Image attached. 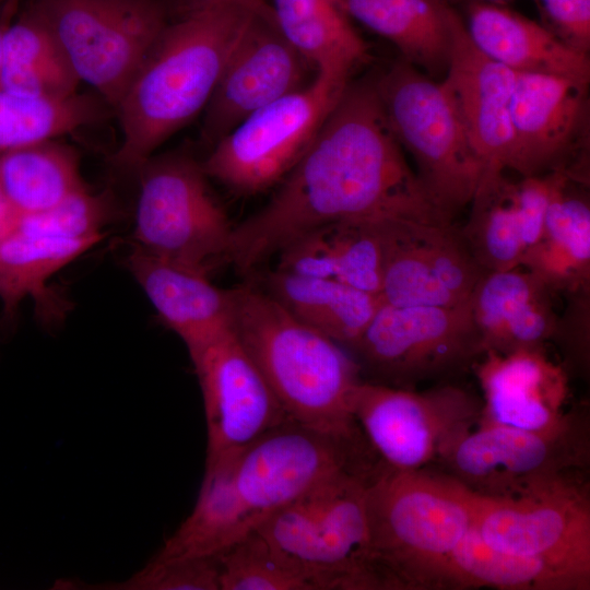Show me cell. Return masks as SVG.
I'll return each instance as SVG.
<instances>
[{"mask_svg":"<svg viewBox=\"0 0 590 590\" xmlns=\"http://www.w3.org/2000/svg\"><path fill=\"white\" fill-rule=\"evenodd\" d=\"M377 217L445 223L388 125L374 80L350 81L269 202L234 225L226 261L249 271L316 227Z\"/></svg>","mask_w":590,"mask_h":590,"instance_id":"6da1fadb","label":"cell"},{"mask_svg":"<svg viewBox=\"0 0 590 590\" xmlns=\"http://www.w3.org/2000/svg\"><path fill=\"white\" fill-rule=\"evenodd\" d=\"M375 462L365 438L335 437L286 421L205 464L192 511L152 559L219 555L331 475Z\"/></svg>","mask_w":590,"mask_h":590,"instance_id":"7a4b0ae2","label":"cell"},{"mask_svg":"<svg viewBox=\"0 0 590 590\" xmlns=\"http://www.w3.org/2000/svg\"><path fill=\"white\" fill-rule=\"evenodd\" d=\"M257 16L222 3L167 23L115 107L121 141L113 163L138 172L169 137L206 107L240 34Z\"/></svg>","mask_w":590,"mask_h":590,"instance_id":"3957f363","label":"cell"},{"mask_svg":"<svg viewBox=\"0 0 590 590\" xmlns=\"http://www.w3.org/2000/svg\"><path fill=\"white\" fill-rule=\"evenodd\" d=\"M229 296L232 329L288 420L335 437L364 438L352 413L364 379L350 352L263 288L243 285Z\"/></svg>","mask_w":590,"mask_h":590,"instance_id":"277c9868","label":"cell"},{"mask_svg":"<svg viewBox=\"0 0 590 590\" xmlns=\"http://www.w3.org/2000/svg\"><path fill=\"white\" fill-rule=\"evenodd\" d=\"M370 547L385 590L438 589L472 528L467 489L439 471L380 464L366 487Z\"/></svg>","mask_w":590,"mask_h":590,"instance_id":"5b68a950","label":"cell"},{"mask_svg":"<svg viewBox=\"0 0 590 590\" xmlns=\"http://www.w3.org/2000/svg\"><path fill=\"white\" fill-rule=\"evenodd\" d=\"M377 469L342 470L257 529L307 576L314 590H385L366 510L367 483Z\"/></svg>","mask_w":590,"mask_h":590,"instance_id":"8992f818","label":"cell"},{"mask_svg":"<svg viewBox=\"0 0 590 590\" xmlns=\"http://www.w3.org/2000/svg\"><path fill=\"white\" fill-rule=\"evenodd\" d=\"M388 125L417 167V177L445 223L473 199L482 168L440 83L401 59L374 80Z\"/></svg>","mask_w":590,"mask_h":590,"instance_id":"52a82bcc","label":"cell"},{"mask_svg":"<svg viewBox=\"0 0 590 590\" xmlns=\"http://www.w3.org/2000/svg\"><path fill=\"white\" fill-rule=\"evenodd\" d=\"M576 413L550 430L477 423L439 456L436 465L474 494L508 498L580 480L589 444Z\"/></svg>","mask_w":590,"mask_h":590,"instance_id":"ba28073f","label":"cell"},{"mask_svg":"<svg viewBox=\"0 0 590 590\" xmlns=\"http://www.w3.org/2000/svg\"><path fill=\"white\" fill-rule=\"evenodd\" d=\"M346 350L364 380L404 389L445 381L472 368L484 354L469 304L397 306L382 302Z\"/></svg>","mask_w":590,"mask_h":590,"instance_id":"9c48e42d","label":"cell"},{"mask_svg":"<svg viewBox=\"0 0 590 590\" xmlns=\"http://www.w3.org/2000/svg\"><path fill=\"white\" fill-rule=\"evenodd\" d=\"M80 82L113 109L167 25L160 0H34Z\"/></svg>","mask_w":590,"mask_h":590,"instance_id":"30bf717a","label":"cell"},{"mask_svg":"<svg viewBox=\"0 0 590 590\" xmlns=\"http://www.w3.org/2000/svg\"><path fill=\"white\" fill-rule=\"evenodd\" d=\"M135 247L209 275L225 262L234 226L202 164L185 153L151 157L138 170Z\"/></svg>","mask_w":590,"mask_h":590,"instance_id":"8fae6325","label":"cell"},{"mask_svg":"<svg viewBox=\"0 0 590 590\" xmlns=\"http://www.w3.org/2000/svg\"><path fill=\"white\" fill-rule=\"evenodd\" d=\"M351 79L317 71L305 87L248 116L202 163L209 178L252 196L281 182L302 158Z\"/></svg>","mask_w":590,"mask_h":590,"instance_id":"7c38bea8","label":"cell"},{"mask_svg":"<svg viewBox=\"0 0 590 590\" xmlns=\"http://www.w3.org/2000/svg\"><path fill=\"white\" fill-rule=\"evenodd\" d=\"M352 413L369 449L385 467L400 471L428 469L481 417V399L444 382L418 391L363 380Z\"/></svg>","mask_w":590,"mask_h":590,"instance_id":"4fadbf2b","label":"cell"},{"mask_svg":"<svg viewBox=\"0 0 590 590\" xmlns=\"http://www.w3.org/2000/svg\"><path fill=\"white\" fill-rule=\"evenodd\" d=\"M467 493L472 528L486 544L543 559L590 582V499L583 481L508 498Z\"/></svg>","mask_w":590,"mask_h":590,"instance_id":"5bb4252c","label":"cell"},{"mask_svg":"<svg viewBox=\"0 0 590 590\" xmlns=\"http://www.w3.org/2000/svg\"><path fill=\"white\" fill-rule=\"evenodd\" d=\"M510 126L507 169L522 177L560 172L588 186V86L556 75L516 73Z\"/></svg>","mask_w":590,"mask_h":590,"instance_id":"9a60e30c","label":"cell"},{"mask_svg":"<svg viewBox=\"0 0 590 590\" xmlns=\"http://www.w3.org/2000/svg\"><path fill=\"white\" fill-rule=\"evenodd\" d=\"M486 272L459 226L388 217L380 296L397 306H459Z\"/></svg>","mask_w":590,"mask_h":590,"instance_id":"2e32d148","label":"cell"},{"mask_svg":"<svg viewBox=\"0 0 590 590\" xmlns=\"http://www.w3.org/2000/svg\"><path fill=\"white\" fill-rule=\"evenodd\" d=\"M317 69L267 21L253 16L233 47L204 108L202 139L214 145L239 122L308 85Z\"/></svg>","mask_w":590,"mask_h":590,"instance_id":"e0dca14e","label":"cell"},{"mask_svg":"<svg viewBox=\"0 0 590 590\" xmlns=\"http://www.w3.org/2000/svg\"><path fill=\"white\" fill-rule=\"evenodd\" d=\"M191 362L206 422L205 464L290 421L233 329Z\"/></svg>","mask_w":590,"mask_h":590,"instance_id":"ac0fdd59","label":"cell"},{"mask_svg":"<svg viewBox=\"0 0 590 590\" xmlns=\"http://www.w3.org/2000/svg\"><path fill=\"white\" fill-rule=\"evenodd\" d=\"M516 73L484 55L456 12L445 80L452 103L482 168L481 179L503 174L511 152L510 99ZM480 179V180H481Z\"/></svg>","mask_w":590,"mask_h":590,"instance_id":"d6986e66","label":"cell"},{"mask_svg":"<svg viewBox=\"0 0 590 590\" xmlns=\"http://www.w3.org/2000/svg\"><path fill=\"white\" fill-rule=\"evenodd\" d=\"M472 369L482 391L479 423L550 430L571 413L568 371L544 349L486 351Z\"/></svg>","mask_w":590,"mask_h":590,"instance_id":"ffe728a7","label":"cell"},{"mask_svg":"<svg viewBox=\"0 0 590 590\" xmlns=\"http://www.w3.org/2000/svg\"><path fill=\"white\" fill-rule=\"evenodd\" d=\"M127 268L165 324L185 343L191 361L232 330L229 290L208 274L138 247Z\"/></svg>","mask_w":590,"mask_h":590,"instance_id":"44dd1931","label":"cell"},{"mask_svg":"<svg viewBox=\"0 0 590 590\" xmlns=\"http://www.w3.org/2000/svg\"><path fill=\"white\" fill-rule=\"evenodd\" d=\"M554 294L522 267L486 272L469 300L484 353L544 349L553 338L558 317Z\"/></svg>","mask_w":590,"mask_h":590,"instance_id":"7402d4cb","label":"cell"},{"mask_svg":"<svg viewBox=\"0 0 590 590\" xmlns=\"http://www.w3.org/2000/svg\"><path fill=\"white\" fill-rule=\"evenodd\" d=\"M386 219L343 220L316 227L279 251L278 268L380 295Z\"/></svg>","mask_w":590,"mask_h":590,"instance_id":"603a6c76","label":"cell"},{"mask_svg":"<svg viewBox=\"0 0 590 590\" xmlns=\"http://www.w3.org/2000/svg\"><path fill=\"white\" fill-rule=\"evenodd\" d=\"M467 19L473 44L515 73L550 74L589 85V56L565 45L542 24L505 4L476 1L468 2Z\"/></svg>","mask_w":590,"mask_h":590,"instance_id":"cb8c5ba5","label":"cell"},{"mask_svg":"<svg viewBox=\"0 0 590 590\" xmlns=\"http://www.w3.org/2000/svg\"><path fill=\"white\" fill-rule=\"evenodd\" d=\"M579 185L559 173L543 234L521 264L555 294L590 290V205Z\"/></svg>","mask_w":590,"mask_h":590,"instance_id":"d4e9b609","label":"cell"},{"mask_svg":"<svg viewBox=\"0 0 590 590\" xmlns=\"http://www.w3.org/2000/svg\"><path fill=\"white\" fill-rule=\"evenodd\" d=\"M350 17L391 42L402 59L430 75L446 73L453 8L445 0H340Z\"/></svg>","mask_w":590,"mask_h":590,"instance_id":"484cf974","label":"cell"},{"mask_svg":"<svg viewBox=\"0 0 590 590\" xmlns=\"http://www.w3.org/2000/svg\"><path fill=\"white\" fill-rule=\"evenodd\" d=\"M263 290L299 321L345 349L362 335L382 304L378 294L279 268L267 275Z\"/></svg>","mask_w":590,"mask_h":590,"instance_id":"4316f807","label":"cell"},{"mask_svg":"<svg viewBox=\"0 0 590 590\" xmlns=\"http://www.w3.org/2000/svg\"><path fill=\"white\" fill-rule=\"evenodd\" d=\"M276 28L317 71L351 79L369 59L367 43L340 0H273Z\"/></svg>","mask_w":590,"mask_h":590,"instance_id":"83f0119b","label":"cell"},{"mask_svg":"<svg viewBox=\"0 0 590 590\" xmlns=\"http://www.w3.org/2000/svg\"><path fill=\"white\" fill-rule=\"evenodd\" d=\"M101 239H60L17 227L0 241V300L4 317L12 318L26 298L39 316H58L63 304L47 288L48 280Z\"/></svg>","mask_w":590,"mask_h":590,"instance_id":"f1b7e54d","label":"cell"},{"mask_svg":"<svg viewBox=\"0 0 590 590\" xmlns=\"http://www.w3.org/2000/svg\"><path fill=\"white\" fill-rule=\"evenodd\" d=\"M589 590L587 582L543 559L494 548L476 531L448 557L438 589Z\"/></svg>","mask_w":590,"mask_h":590,"instance_id":"f546056e","label":"cell"},{"mask_svg":"<svg viewBox=\"0 0 590 590\" xmlns=\"http://www.w3.org/2000/svg\"><path fill=\"white\" fill-rule=\"evenodd\" d=\"M80 80L44 22L28 8L3 38L0 88L26 96H66Z\"/></svg>","mask_w":590,"mask_h":590,"instance_id":"4dcf8cb0","label":"cell"},{"mask_svg":"<svg viewBox=\"0 0 590 590\" xmlns=\"http://www.w3.org/2000/svg\"><path fill=\"white\" fill-rule=\"evenodd\" d=\"M0 187L20 215L47 210L87 189L78 154L56 140L1 154Z\"/></svg>","mask_w":590,"mask_h":590,"instance_id":"1f68e13d","label":"cell"},{"mask_svg":"<svg viewBox=\"0 0 590 590\" xmlns=\"http://www.w3.org/2000/svg\"><path fill=\"white\" fill-rule=\"evenodd\" d=\"M106 105L99 95L26 96L0 88V155L98 122Z\"/></svg>","mask_w":590,"mask_h":590,"instance_id":"d6a6232c","label":"cell"},{"mask_svg":"<svg viewBox=\"0 0 590 590\" xmlns=\"http://www.w3.org/2000/svg\"><path fill=\"white\" fill-rule=\"evenodd\" d=\"M461 234L485 272L520 268L524 247L516 199V181L505 173L480 180Z\"/></svg>","mask_w":590,"mask_h":590,"instance_id":"836d02e7","label":"cell"},{"mask_svg":"<svg viewBox=\"0 0 590 590\" xmlns=\"http://www.w3.org/2000/svg\"><path fill=\"white\" fill-rule=\"evenodd\" d=\"M219 559L220 590H314L307 576L257 530Z\"/></svg>","mask_w":590,"mask_h":590,"instance_id":"e575fe53","label":"cell"},{"mask_svg":"<svg viewBox=\"0 0 590 590\" xmlns=\"http://www.w3.org/2000/svg\"><path fill=\"white\" fill-rule=\"evenodd\" d=\"M113 216V203L106 192L88 189L71 194L47 210L21 215L17 228L60 239H101L103 227Z\"/></svg>","mask_w":590,"mask_h":590,"instance_id":"d590c367","label":"cell"},{"mask_svg":"<svg viewBox=\"0 0 590 590\" xmlns=\"http://www.w3.org/2000/svg\"><path fill=\"white\" fill-rule=\"evenodd\" d=\"M109 590H220L219 555L157 562L151 559L127 580L91 587Z\"/></svg>","mask_w":590,"mask_h":590,"instance_id":"8d00e7d4","label":"cell"},{"mask_svg":"<svg viewBox=\"0 0 590 590\" xmlns=\"http://www.w3.org/2000/svg\"><path fill=\"white\" fill-rule=\"evenodd\" d=\"M541 24L571 49L590 50V0H534Z\"/></svg>","mask_w":590,"mask_h":590,"instance_id":"74e56055","label":"cell"},{"mask_svg":"<svg viewBox=\"0 0 590 590\" xmlns=\"http://www.w3.org/2000/svg\"><path fill=\"white\" fill-rule=\"evenodd\" d=\"M559 173L526 176L516 181L517 210L524 253L543 234L547 209Z\"/></svg>","mask_w":590,"mask_h":590,"instance_id":"f35d334b","label":"cell"},{"mask_svg":"<svg viewBox=\"0 0 590 590\" xmlns=\"http://www.w3.org/2000/svg\"><path fill=\"white\" fill-rule=\"evenodd\" d=\"M569 302L557 322L552 340L560 346L571 368L589 366L590 290L567 294Z\"/></svg>","mask_w":590,"mask_h":590,"instance_id":"ab89813d","label":"cell"},{"mask_svg":"<svg viewBox=\"0 0 590 590\" xmlns=\"http://www.w3.org/2000/svg\"><path fill=\"white\" fill-rule=\"evenodd\" d=\"M20 216L0 187V241L14 231Z\"/></svg>","mask_w":590,"mask_h":590,"instance_id":"60d3db41","label":"cell"},{"mask_svg":"<svg viewBox=\"0 0 590 590\" xmlns=\"http://www.w3.org/2000/svg\"><path fill=\"white\" fill-rule=\"evenodd\" d=\"M17 7V0H0V76L2 66L3 38Z\"/></svg>","mask_w":590,"mask_h":590,"instance_id":"b9f144b4","label":"cell"},{"mask_svg":"<svg viewBox=\"0 0 590 590\" xmlns=\"http://www.w3.org/2000/svg\"><path fill=\"white\" fill-rule=\"evenodd\" d=\"M468 2H487V3H497V4H506L507 2H510L512 0H467Z\"/></svg>","mask_w":590,"mask_h":590,"instance_id":"7bdbcfd3","label":"cell"}]
</instances>
